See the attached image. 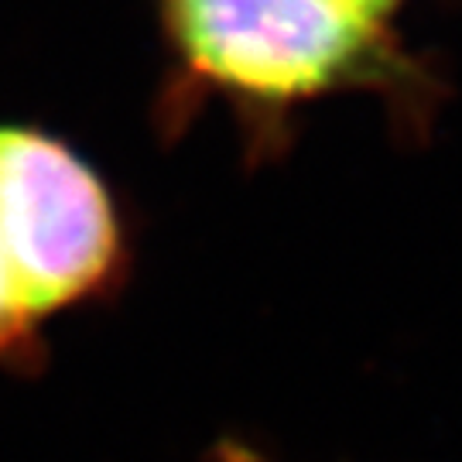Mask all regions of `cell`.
<instances>
[{
    "mask_svg": "<svg viewBox=\"0 0 462 462\" xmlns=\"http://www.w3.org/2000/svg\"><path fill=\"white\" fill-rule=\"evenodd\" d=\"M0 247L34 322L114 278L120 226L89 168L59 141L0 127Z\"/></svg>",
    "mask_w": 462,
    "mask_h": 462,
    "instance_id": "obj_1",
    "label": "cell"
},
{
    "mask_svg": "<svg viewBox=\"0 0 462 462\" xmlns=\"http://www.w3.org/2000/svg\"><path fill=\"white\" fill-rule=\"evenodd\" d=\"M168 24L202 76L267 99L329 89L374 45L346 0H168Z\"/></svg>",
    "mask_w": 462,
    "mask_h": 462,
    "instance_id": "obj_2",
    "label": "cell"
},
{
    "mask_svg": "<svg viewBox=\"0 0 462 462\" xmlns=\"http://www.w3.org/2000/svg\"><path fill=\"white\" fill-rule=\"evenodd\" d=\"M32 336L34 319L21 301L17 281L11 274L7 257H4V247H0V356H11L17 349L32 346Z\"/></svg>",
    "mask_w": 462,
    "mask_h": 462,
    "instance_id": "obj_3",
    "label": "cell"
},
{
    "mask_svg": "<svg viewBox=\"0 0 462 462\" xmlns=\"http://www.w3.org/2000/svg\"><path fill=\"white\" fill-rule=\"evenodd\" d=\"M346 4H353L356 11H364L366 17H377V14H383V11H387L394 0H346Z\"/></svg>",
    "mask_w": 462,
    "mask_h": 462,
    "instance_id": "obj_4",
    "label": "cell"
},
{
    "mask_svg": "<svg viewBox=\"0 0 462 462\" xmlns=\"http://www.w3.org/2000/svg\"><path fill=\"white\" fill-rule=\"evenodd\" d=\"M223 462H261L254 452H247V448H226L223 452Z\"/></svg>",
    "mask_w": 462,
    "mask_h": 462,
    "instance_id": "obj_5",
    "label": "cell"
}]
</instances>
